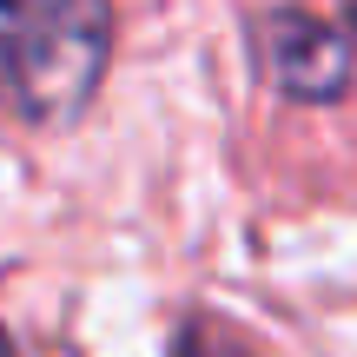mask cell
<instances>
[{
	"mask_svg": "<svg viewBox=\"0 0 357 357\" xmlns=\"http://www.w3.org/2000/svg\"><path fill=\"white\" fill-rule=\"evenodd\" d=\"M113 53L106 0H0V106L33 126H66L93 106Z\"/></svg>",
	"mask_w": 357,
	"mask_h": 357,
	"instance_id": "6da1fadb",
	"label": "cell"
},
{
	"mask_svg": "<svg viewBox=\"0 0 357 357\" xmlns=\"http://www.w3.org/2000/svg\"><path fill=\"white\" fill-rule=\"evenodd\" d=\"M252 40H258L265 73L278 79L284 93H298V100H331V93H344V79L357 73L351 40L337 33V26H324V20H311V13H298V7L265 13Z\"/></svg>",
	"mask_w": 357,
	"mask_h": 357,
	"instance_id": "7a4b0ae2",
	"label": "cell"
},
{
	"mask_svg": "<svg viewBox=\"0 0 357 357\" xmlns=\"http://www.w3.org/2000/svg\"><path fill=\"white\" fill-rule=\"evenodd\" d=\"M172 357H258V351L245 344L231 324H218V318H192L185 331L172 337Z\"/></svg>",
	"mask_w": 357,
	"mask_h": 357,
	"instance_id": "3957f363",
	"label": "cell"
},
{
	"mask_svg": "<svg viewBox=\"0 0 357 357\" xmlns=\"http://www.w3.org/2000/svg\"><path fill=\"white\" fill-rule=\"evenodd\" d=\"M0 357H20V351H13V337H7V331H0Z\"/></svg>",
	"mask_w": 357,
	"mask_h": 357,
	"instance_id": "277c9868",
	"label": "cell"
}]
</instances>
